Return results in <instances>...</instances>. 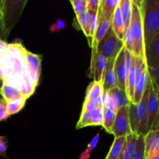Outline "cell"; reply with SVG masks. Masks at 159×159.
<instances>
[{
  "instance_id": "cell-1",
  "label": "cell",
  "mask_w": 159,
  "mask_h": 159,
  "mask_svg": "<svg viewBox=\"0 0 159 159\" xmlns=\"http://www.w3.org/2000/svg\"><path fill=\"white\" fill-rule=\"evenodd\" d=\"M141 10L145 48L159 34V1L141 0Z\"/></svg>"
},
{
  "instance_id": "cell-2",
  "label": "cell",
  "mask_w": 159,
  "mask_h": 159,
  "mask_svg": "<svg viewBox=\"0 0 159 159\" xmlns=\"http://www.w3.org/2000/svg\"><path fill=\"white\" fill-rule=\"evenodd\" d=\"M128 32L132 43L131 54L134 57L142 58L144 61V43L141 17V1L132 0V12Z\"/></svg>"
},
{
  "instance_id": "cell-3",
  "label": "cell",
  "mask_w": 159,
  "mask_h": 159,
  "mask_svg": "<svg viewBox=\"0 0 159 159\" xmlns=\"http://www.w3.org/2000/svg\"><path fill=\"white\" fill-rule=\"evenodd\" d=\"M152 89V83L148 80L147 87L144 92L141 100L139 103L129 106V118L132 133L138 135H145L147 134L148 122V99Z\"/></svg>"
},
{
  "instance_id": "cell-4",
  "label": "cell",
  "mask_w": 159,
  "mask_h": 159,
  "mask_svg": "<svg viewBox=\"0 0 159 159\" xmlns=\"http://www.w3.org/2000/svg\"><path fill=\"white\" fill-rule=\"evenodd\" d=\"M26 2L27 0H2V12L6 39L21 18Z\"/></svg>"
},
{
  "instance_id": "cell-5",
  "label": "cell",
  "mask_w": 159,
  "mask_h": 159,
  "mask_svg": "<svg viewBox=\"0 0 159 159\" xmlns=\"http://www.w3.org/2000/svg\"><path fill=\"white\" fill-rule=\"evenodd\" d=\"M124 41L120 40L112 29L109 30L104 38L96 46V51L105 56L108 60H113L116 57L120 50L124 48Z\"/></svg>"
},
{
  "instance_id": "cell-6",
  "label": "cell",
  "mask_w": 159,
  "mask_h": 159,
  "mask_svg": "<svg viewBox=\"0 0 159 159\" xmlns=\"http://www.w3.org/2000/svg\"><path fill=\"white\" fill-rule=\"evenodd\" d=\"M129 106H125L116 111L114 122L110 134L114 135L115 138L127 136L132 134L129 118Z\"/></svg>"
},
{
  "instance_id": "cell-7",
  "label": "cell",
  "mask_w": 159,
  "mask_h": 159,
  "mask_svg": "<svg viewBox=\"0 0 159 159\" xmlns=\"http://www.w3.org/2000/svg\"><path fill=\"white\" fill-rule=\"evenodd\" d=\"M109 60L97 52L96 48H93L91 66H90V77L93 78V81L102 84L104 75L107 68Z\"/></svg>"
},
{
  "instance_id": "cell-8",
  "label": "cell",
  "mask_w": 159,
  "mask_h": 159,
  "mask_svg": "<svg viewBox=\"0 0 159 159\" xmlns=\"http://www.w3.org/2000/svg\"><path fill=\"white\" fill-rule=\"evenodd\" d=\"M23 56L25 66L36 88L39 84V80H40L41 57L38 54L30 52L24 48L23 49Z\"/></svg>"
},
{
  "instance_id": "cell-9",
  "label": "cell",
  "mask_w": 159,
  "mask_h": 159,
  "mask_svg": "<svg viewBox=\"0 0 159 159\" xmlns=\"http://www.w3.org/2000/svg\"><path fill=\"white\" fill-rule=\"evenodd\" d=\"M114 73L116 76V87L126 93L125 47L124 46L115 58Z\"/></svg>"
},
{
  "instance_id": "cell-10",
  "label": "cell",
  "mask_w": 159,
  "mask_h": 159,
  "mask_svg": "<svg viewBox=\"0 0 159 159\" xmlns=\"http://www.w3.org/2000/svg\"><path fill=\"white\" fill-rule=\"evenodd\" d=\"M157 121H158V94L155 93L152 85L148 99L147 133L152 130Z\"/></svg>"
},
{
  "instance_id": "cell-11",
  "label": "cell",
  "mask_w": 159,
  "mask_h": 159,
  "mask_svg": "<svg viewBox=\"0 0 159 159\" xmlns=\"http://www.w3.org/2000/svg\"><path fill=\"white\" fill-rule=\"evenodd\" d=\"M144 62L148 68H153L159 63V34L144 48Z\"/></svg>"
},
{
  "instance_id": "cell-12",
  "label": "cell",
  "mask_w": 159,
  "mask_h": 159,
  "mask_svg": "<svg viewBox=\"0 0 159 159\" xmlns=\"http://www.w3.org/2000/svg\"><path fill=\"white\" fill-rule=\"evenodd\" d=\"M144 154L145 158L159 150V133L158 129H152L144 136Z\"/></svg>"
},
{
  "instance_id": "cell-13",
  "label": "cell",
  "mask_w": 159,
  "mask_h": 159,
  "mask_svg": "<svg viewBox=\"0 0 159 159\" xmlns=\"http://www.w3.org/2000/svg\"><path fill=\"white\" fill-rule=\"evenodd\" d=\"M148 80L149 76L148 71V67L147 65H146L145 62H144L141 77H140L138 83L135 85L134 93V98L133 101H132V103L138 104L141 102V98H142L143 94H144V90H145L146 87H147L148 85Z\"/></svg>"
},
{
  "instance_id": "cell-14",
  "label": "cell",
  "mask_w": 159,
  "mask_h": 159,
  "mask_svg": "<svg viewBox=\"0 0 159 159\" xmlns=\"http://www.w3.org/2000/svg\"><path fill=\"white\" fill-rule=\"evenodd\" d=\"M111 25L112 21L104 20L98 12V26L96 28V33H95L94 37L93 39L92 48H96L98 43L104 38V37L107 35L109 30L111 29Z\"/></svg>"
},
{
  "instance_id": "cell-15",
  "label": "cell",
  "mask_w": 159,
  "mask_h": 159,
  "mask_svg": "<svg viewBox=\"0 0 159 159\" xmlns=\"http://www.w3.org/2000/svg\"><path fill=\"white\" fill-rule=\"evenodd\" d=\"M114 61L115 59L109 60L107 68L102 80V88L104 92H108L116 87V76L114 73Z\"/></svg>"
},
{
  "instance_id": "cell-16",
  "label": "cell",
  "mask_w": 159,
  "mask_h": 159,
  "mask_svg": "<svg viewBox=\"0 0 159 159\" xmlns=\"http://www.w3.org/2000/svg\"><path fill=\"white\" fill-rule=\"evenodd\" d=\"M111 29L115 34V35L120 40H124V34H125V28H124V21H123L119 5L116 6V9L114 11V13H113V18H112Z\"/></svg>"
},
{
  "instance_id": "cell-17",
  "label": "cell",
  "mask_w": 159,
  "mask_h": 159,
  "mask_svg": "<svg viewBox=\"0 0 159 159\" xmlns=\"http://www.w3.org/2000/svg\"><path fill=\"white\" fill-rule=\"evenodd\" d=\"M108 93L111 96L112 100H113L116 111L121 107L130 105V102H131L130 99H128V97H127L125 92L120 90L118 87H115V88L112 89L111 90L108 91Z\"/></svg>"
},
{
  "instance_id": "cell-18",
  "label": "cell",
  "mask_w": 159,
  "mask_h": 159,
  "mask_svg": "<svg viewBox=\"0 0 159 159\" xmlns=\"http://www.w3.org/2000/svg\"><path fill=\"white\" fill-rule=\"evenodd\" d=\"M126 137L115 138L105 159H120L126 145Z\"/></svg>"
},
{
  "instance_id": "cell-19",
  "label": "cell",
  "mask_w": 159,
  "mask_h": 159,
  "mask_svg": "<svg viewBox=\"0 0 159 159\" xmlns=\"http://www.w3.org/2000/svg\"><path fill=\"white\" fill-rule=\"evenodd\" d=\"M120 0H101L99 13L106 20L112 21L113 13L116 6L119 5Z\"/></svg>"
},
{
  "instance_id": "cell-20",
  "label": "cell",
  "mask_w": 159,
  "mask_h": 159,
  "mask_svg": "<svg viewBox=\"0 0 159 159\" xmlns=\"http://www.w3.org/2000/svg\"><path fill=\"white\" fill-rule=\"evenodd\" d=\"M138 138V135L134 133L126 137V145L120 159H132L134 158V155L136 152Z\"/></svg>"
},
{
  "instance_id": "cell-21",
  "label": "cell",
  "mask_w": 159,
  "mask_h": 159,
  "mask_svg": "<svg viewBox=\"0 0 159 159\" xmlns=\"http://www.w3.org/2000/svg\"><path fill=\"white\" fill-rule=\"evenodd\" d=\"M79 27L83 31L84 34L88 37L89 40V47L92 48V39H91V17L88 11L82 12L79 15L76 16Z\"/></svg>"
},
{
  "instance_id": "cell-22",
  "label": "cell",
  "mask_w": 159,
  "mask_h": 159,
  "mask_svg": "<svg viewBox=\"0 0 159 159\" xmlns=\"http://www.w3.org/2000/svg\"><path fill=\"white\" fill-rule=\"evenodd\" d=\"M119 7L120 9L126 33L128 30L129 25L130 23V19H131L132 0H120Z\"/></svg>"
},
{
  "instance_id": "cell-23",
  "label": "cell",
  "mask_w": 159,
  "mask_h": 159,
  "mask_svg": "<svg viewBox=\"0 0 159 159\" xmlns=\"http://www.w3.org/2000/svg\"><path fill=\"white\" fill-rule=\"evenodd\" d=\"M1 93L6 102L15 100V99H18L23 97L18 87L12 86V85H7V84L5 83L3 85Z\"/></svg>"
},
{
  "instance_id": "cell-24",
  "label": "cell",
  "mask_w": 159,
  "mask_h": 159,
  "mask_svg": "<svg viewBox=\"0 0 159 159\" xmlns=\"http://www.w3.org/2000/svg\"><path fill=\"white\" fill-rule=\"evenodd\" d=\"M103 88L102 84L99 82H92L87 89L86 96H85V101H91L100 96L103 93Z\"/></svg>"
},
{
  "instance_id": "cell-25",
  "label": "cell",
  "mask_w": 159,
  "mask_h": 159,
  "mask_svg": "<svg viewBox=\"0 0 159 159\" xmlns=\"http://www.w3.org/2000/svg\"><path fill=\"white\" fill-rule=\"evenodd\" d=\"M115 116H116V112L110 110L107 107H103V116H102V126L107 133L110 134L113 122H114Z\"/></svg>"
},
{
  "instance_id": "cell-26",
  "label": "cell",
  "mask_w": 159,
  "mask_h": 159,
  "mask_svg": "<svg viewBox=\"0 0 159 159\" xmlns=\"http://www.w3.org/2000/svg\"><path fill=\"white\" fill-rule=\"evenodd\" d=\"M26 101V98L22 97L18 99H15V100H11L9 101V102H6L7 111L8 113H9V116L19 113V112L24 107Z\"/></svg>"
},
{
  "instance_id": "cell-27",
  "label": "cell",
  "mask_w": 159,
  "mask_h": 159,
  "mask_svg": "<svg viewBox=\"0 0 159 159\" xmlns=\"http://www.w3.org/2000/svg\"><path fill=\"white\" fill-rule=\"evenodd\" d=\"M148 71L149 80L152 83V88L155 90V93L158 94L159 93V63L155 68H148Z\"/></svg>"
},
{
  "instance_id": "cell-28",
  "label": "cell",
  "mask_w": 159,
  "mask_h": 159,
  "mask_svg": "<svg viewBox=\"0 0 159 159\" xmlns=\"http://www.w3.org/2000/svg\"><path fill=\"white\" fill-rule=\"evenodd\" d=\"M92 126H102L103 107H99L89 112Z\"/></svg>"
},
{
  "instance_id": "cell-29",
  "label": "cell",
  "mask_w": 159,
  "mask_h": 159,
  "mask_svg": "<svg viewBox=\"0 0 159 159\" xmlns=\"http://www.w3.org/2000/svg\"><path fill=\"white\" fill-rule=\"evenodd\" d=\"M132 159H145L144 135H138V141H137L136 152Z\"/></svg>"
},
{
  "instance_id": "cell-30",
  "label": "cell",
  "mask_w": 159,
  "mask_h": 159,
  "mask_svg": "<svg viewBox=\"0 0 159 159\" xmlns=\"http://www.w3.org/2000/svg\"><path fill=\"white\" fill-rule=\"evenodd\" d=\"M99 134H98L97 135L94 137L93 140L90 141V143L89 144L88 147L86 148L85 151L81 154L80 157H79V159H89L90 155H91L92 152L93 151V149L96 148V146L97 145L98 142H99Z\"/></svg>"
},
{
  "instance_id": "cell-31",
  "label": "cell",
  "mask_w": 159,
  "mask_h": 159,
  "mask_svg": "<svg viewBox=\"0 0 159 159\" xmlns=\"http://www.w3.org/2000/svg\"><path fill=\"white\" fill-rule=\"evenodd\" d=\"M88 126H92L89 112L82 110V113H81L80 119H79V122L77 123V125H76V128L81 129L83 128V127H88Z\"/></svg>"
},
{
  "instance_id": "cell-32",
  "label": "cell",
  "mask_w": 159,
  "mask_h": 159,
  "mask_svg": "<svg viewBox=\"0 0 159 159\" xmlns=\"http://www.w3.org/2000/svg\"><path fill=\"white\" fill-rule=\"evenodd\" d=\"M76 16L87 11L86 0H73L71 1Z\"/></svg>"
},
{
  "instance_id": "cell-33",
  "label": "cell",
  "mask_w": 159,
  "mask_h": 159,
  "mask_svg": "<svg viewBox=\"0 0 159 159\" xmlns=\"http://www.w3.org/2000/svg\"><path fill=\"white\" fill-rule=\"evenodd\" d=\"M101 0H86L87 11L98 12L100 7Z\"/></svg>"
},
{
  "instance_id": "cell-34",
  "label": "cell",
  "mask_w": 159,
  "mask_h": 159,
  "mask_svg": "<svg viewBox=\"0 0 159 159\" xmlns=\"http://www.w3.org/2000/svg\"><path fill=\"white\" fill-rule=\"evenodd\" d=\"M9 114L7 111L6 102H0V121L6 120L9 118Z\"/></svg>"
},
{
  "instance_id": "cell-35",
  "label": "cell",
  "mask_w": 159,
  "mask_h": 159,
  "mask_svg": "<svg viewBox=\"0 0 159 159\" xmlns=\"http://www.w3.org/2000/svg\"><path fill=\"white\" fill-rule=\"evenodd\" d=\"M66 27V24H65V21L62 20H57L55 23L51 26V32H58V31L64 30Z\"/></svg>"
},
{
  "instance_id": "cell-36",
  "label": "cell",
  "mask_w": 159,
  "mask_h": 159,
  "mask_svg": "<svg viewBox=\"0 0 159 159\" xmlns=\"http://www.w3.org/2000/svg\"><path fill=\"white\" fill-rule=\"evenodd\" d=\"M7 138L0 136V156H6L7 152Z\"/></svg>"
},
{
  "instance_id": "cell-37",
  "label": "cell",
  "mask_w": 159,
  "mask_h": 159,
  "mask_svg": "<svg viewBox=\"0 0 159 159\" xmlns=\"http://www.w3.org/2000/svg\"><path fill=\"white\" fill-rule=\"evenodd\" d=\"M2 0H0V39L6 41V37H5L4 24L2 20Z\"/></svg>"
},
{
  "instance_id": "cell-38",
  "label": "cell",
  "mask_w": 159,
  "mask_h": 159,
  "mask_svg": "<svg viewBox=\"0 0 159 159\" xmlns=\"http://www.w3.org/2000/svg\"><path fill=\"white\" fill-rule=\"evenodd\" d=\"M8 45H9V43H8L7 42L0 39V52L5 51V50L7 48Z\"/></svg>"
},
{
  "instance_id": "cell-39",
  "label": "cell",
  "mask_w": 159,
  "mask_h": 159,
  "mask_svg": "<svg viewBox=\"0 0 159 159\" xmlns=\"http://www.w3.org/2000/svg\"><path fill=\"white\" fill-rule=\"evenodd\" d=\"M145 159H159V150L155 152L153 154H152L150 156H148Z\"/></svg>"
},
{
  "instance_id": "cell-40",
  "label": "cell",
  "mask_w": 159,
  "mask_h": 159,
  "mask_svg": "<svg viewBox=\"0 0 159 159\" xmlns=\"http://www.w3.org/2000/svg\"><path fill=\"white\" fill-rule=\"evenodd\" d=\"M4 83H5L4 76H3L2 71H0V93H1L2 89V86H3V85H4Z\"/></svg>"
},
{
  "instance_id": "cell-41",
  "label": "cell",
  "mask_w": 159,
  "mask_h": 159,
  "mask_svg": "<svg viewBox=\"0 0 159 159\" xmlns=\"http://www.w3.org/2000/svg\"><path fill=\"white\" fill-rule=\"evenodd\" d=\"M6 102V100H5V99L3 98L2 95V93H0V102Z\"/></svg>"
}]
</instances>
